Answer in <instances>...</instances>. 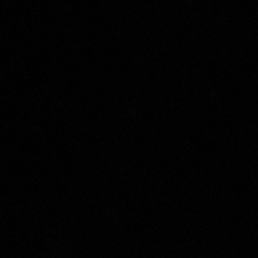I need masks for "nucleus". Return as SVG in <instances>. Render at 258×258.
I'll list each match as a JSON object with an SVG mask.
<instances>
[]
</instances>
